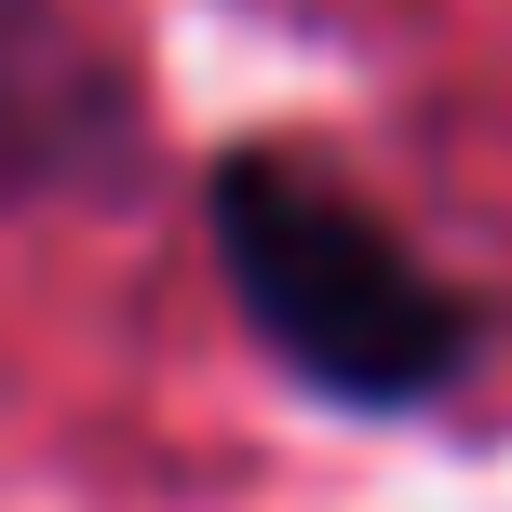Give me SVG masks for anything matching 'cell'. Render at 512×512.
Segmentation results:
<instances>
[{
    "mask_svg": "<svg viewBox=\"0 0 512 512\" xmlns=\"http://www.w3.org/2000/svg\"><path fill=\"white\" fill-rule=\"evenodd\" d=\"M216 230H230V283L270 324V351L297 378L351 391V405H418L459 364V297L418 270L324 162L256 149L216 176Z\"/></svg>",
    "mask_w": 512,
    "mask_h": 512,
    "instance_id": "cell-1",
    "label": "cell"
}]
</instances>
